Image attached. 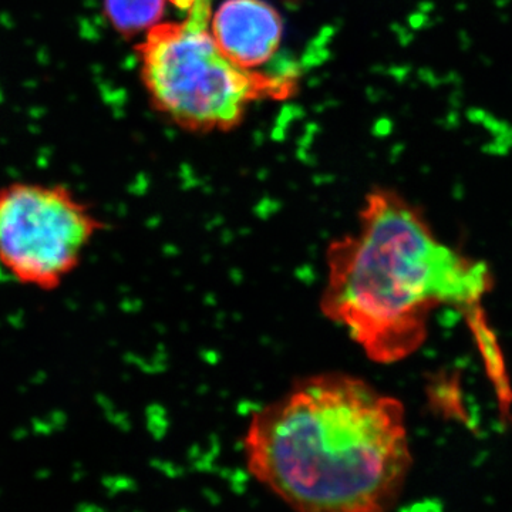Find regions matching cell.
Returning a JSON list of instances; mask_svg holds the SVG:
<instances>
[{
  "label": "cell",
  "mask_w": 512,
  "mask_h": 512,
  "mask_svg": "<svg viewBox=\"0 0 512 512\" xmlns=\"http://www.w3.org/2000/svg\"><path fill=\"white\" fill-rule=\"evenodd\" d=\"M211 33L232 63L254 70L278 52L284 20L264 0H225L212 13Z\"/></svg>",
  "instance_id": "cell-5"
},
{
  "label": "cell",
  "mask_w": 512,
  "mask_h": 512,
  "mask_svg": "<svg viewBox=\"0 0 512 512\" xmlns=\"http://www.w3.org/2000/svg\"><path fill=\"white\" fill-rule=\"evenodd\" d=\"M242 450L295 512H389L412 467L402 403L342 373L306 377L261 407Z\"/></svg>",
  "instance_id": "cell-1"
},
{
  "label": "cell",
  "mask_w": 512,
  "mask_h": 512,
  "mask_svg": "<svg viewBox=\"0 0 512 512\" xmlns=\"http://www.w3.org/2000/svg\"><path fill=\"white\" fill-rule=\"evenodd\" d=\"M212 0H191L181 22L157 23L138 43L141 82L151 104L185 130L229 131L254 101L295 92L292 76L245 70L221 52L211 33Z\"/></svg>",
  "instance_id": "cell-3"
},
{
  "label": "cell",
  "mask_w": 512,
  "mask_h": 512,
  "mask_svg": "<svg viewBox=\"0 0 512 512\" xmlns=\"http://www.w3.org/2000/svg\"><path fill=\"white\" fill-rule=\"evenodd\" d=\"M326 266L320 311L380 365L420 349L434 309L474 308L491 288L484 262L443 244L389 188L367 192L356 231L330 242Z\"/></svg>",
  "instance_id": "cell-2"
},
{
  "label": "cell",
  "mask_w": 512,
  "mask_h": 512,
  "mask_svg": "<svg viewBox=\"0 0 512 512\" xmlns=\"http://www.w3.org/2000/svg\"><path fill=\"white\" fill-rule=\"evenodd\" d=\"M165 0H103L104 18L117 35L133 39L160 23Z\"/></svg>",
  "instance_id": "cell-6"
},
{
  "label": "cell",
  "mask_w": 512,
  "mask_h": 512,
  "mask_svg": "<svg viewBox=\"0 0 512 512\" xmlns=\"http://www.w3.org/2000/svg\"><path fill=\"white\" fill-rule=\"evenodd\" d=\"M106 229L92 205L63 184L0 187V266L36 291L59 289Z\"/></svg>",
  "instance_id": "cell-4"
}]
</instances>
